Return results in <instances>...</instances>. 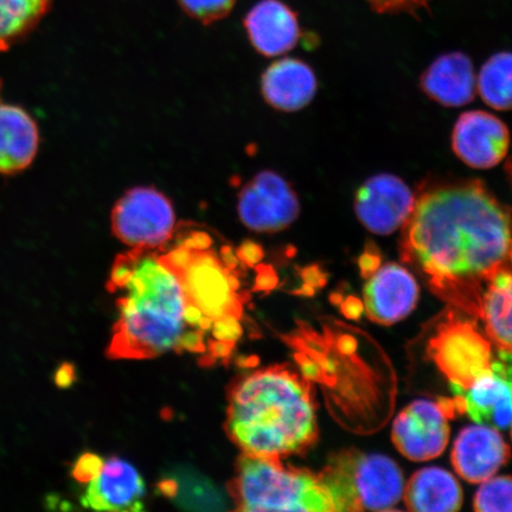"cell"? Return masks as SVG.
<instances>
[{
	"instance_id": "f546056e",
	"label": "cell",
	"mask_w": 512,
	"mask_h": 512,
	"mask_svg": "<svg viewBox=\"0 0 512 512\" xmlns=\"http://www.w3.org/2000/svg\"><path fill=\"white\" fill-rule=\"evenodd\" d=\"M379 266V252H377L374 245H370L366 248V252L363 253L360 260L361 271L363 274H366L364 277H367V274L373 273Z\"/></svg>"
},
{
	"instance_id": "1f68e13d",
	"label": "cell",
	"mask_w": 512,
	"mask_h": 512,
	"mask_svg": "<svg viewBox=\"0 0 512 512\" xmlns=\"http://www.w3.org/2000/svg\"><path fill=\"white\" fill-rule=\"evenodd\" d=\"M55 380L57 386L67 388L75 381V371L72 364L63 363L56 371Z\"/></svg>"
},
{
	"instance_id": "603a6c76",
	"label": "cell",
	"mask_w": 512,
	"mask_h": 512,
	"mask_svg": "<svg viewBox=\"0 0 512 512\" xmlns=\"http://www.w3.org/2000/svg\"><path fill=\"white\" fill-rule=\"evenodd\" d=\"M50 0H0V53L27 36L47 14Z\"/></svg>"
},
{
	"instance_id": "d6a6232c",
	"label": "cell",
	"mask_w": 512,
	"mask_h": 512,
	"mask_svg": "<svg viewBox=\"0 0 512 512\" xmlns=\"http://www.w3.org/2000/svg\"><path fill=\"white\" fill-rule=\"evenodd\" d=\"M505 170H507L509 181L512 185V156L509 158L507 166H505Z\"/></svg>"
},
{
	"instance_id": "cb8c5ba5",
	"label": "cell",
	"mask_w": 512,
	"mask_h": 512,
	"mask_svg": "<svg viewBox=\"0 0 512 512\" xmlns=\"http://www.w3.org/2000/svg\"><path fill=\"white\" fill-rule=\"evenodd\" d=\"M477 92L486 105L497 111L512 110V53L502 51L483 64Z\"/></svg>"
},
{
	"instance_id": "9a60e30c",
	"label": "cell",
	"mask_w": 512,
	"mask_h": 512,
	"mask_svg": "<svg viewBox=\"0 0 512 512\" xmlns=\"http://www.w3.org/2000/svg\"><path fill=\"white\" fill-rule=\"evenodd\" d=\"M510 457V447L501 433L485 425L464 428L454 441L451 454L454 470L471 484L494 477Z\"/></svg>"
},
{
	"instance_id": "e0dca14e",
	"label": "cell",
	"mask_w": 512,
	"mask_h": 512,
	"mask_svg": "<svg viewBox=\"0 0 512 512\" xmlns=\"http://www.w3.org/2000/svg\"><path fill=\"white\" fill-rule=\"evenodd\" d=\"M422 91L445 107L469 105L477 93V76L469 56L460 51L440 55L420 78Z\"/></svg>"
},
{
	"instance_id": "52a82bcc",
	"label": "cell",
	"mask_w": 512,
	"mask_h": 512,
	"mask_svg": "<svg viewBox=\"0 0 512 512\" xmlns=\"http://www.w3.org/2000/svg\"><path fill=\"white\" fill-rule=\"evenodd\" d=\"M427 352L451 387L460 389L470 388L488 373L495 355L492 342L475 323L456 317L439 325Z\"/></svg>"
},
{
	"instance_id": "484cf974",
	"label": "cell",
	"mask_w": 512,
	"mask_h": 512,
	"mask_svg": "<svg viewBox=\"0 0 512 512\" xmlns=\"http://www.w3.org/2000/svg\"><path fill=\"white\" fill-rule=\"evenodd\" d=\"M235 3L236 0H179L190 17L207 25L227 17Z\"/></svg>"
},
{
	"instance_id": "83f0119b",
	"label": "cell",
	"mask_w": 512,
	"mask_h": 512,
	"mask_svg": "<svg viewBox=\"0 0 512 512\" xmlns=\"http://www.w3.org/2000/svg\"><path fill=\"white\" fill-rule=\"evenodd\" d=\"M105 460L94 453H85L76 460L72 475L80 483H89L99 475Z\"/></svg>"
},
{
	"instance_id": "ffe728a7",
	"label": "cell",
	"mask_w": 512,
	"mask_h": 512,
	"mask_svg": "<svg viewBox=\"0 0 512 512\" xmlns=\"http://www.w3.org/2000/svg\"><path fill=\"white\" fill-rule=\"evenodd\" d=\"M40 131L24 108L0 101V174L15 175L34 162Z\"/></svg>"
},
{
	"instance_id": "8fae6325",
	"label": "cell",
	"mask_w": 512,
	"mask_h": 512,
	"mask_svg": "<svg viewBox=\"0 0 512 512\" xmlns=\"http://www.w3.org/2000/svg\"><path fill=\"white\" fill-rule=\"evenodd\" d=\"M415 192L392 174L371 176L358 188L355 213L362 226L375 235H390L411 216Z\"/></svg>"
},
{
	"instance_id": "2e32d148",
	"label": "cell",
	"mask_w": 512,
	"mask_h": 512,
	"mask_svg": "<svg viewBox=\"0 0 512 512\" xmlns=\"http://www.w3.org/2000/svg\"><path fill=\"white\" fill-rule=\"evenodd\" d=\"M145 492L144 480L136 467L113 457L104 462L99 475L88 483L81 504L100 511L138 512L144 510Z\"/></svg>"
},
{
	"instance_id": "f1b7e54d",
	"label": "cell",
	"mask_w": 512,
	"mask_h": 512,
	"mask_svg": "<svg viewBox=\"0 0 512 512\" xmlns=\"http://www.w3.org/2000/svg\"><path fill=\"white\" fill-rule=\"evenodd\" d=\"M216 341L235 343L242 334L239 319L224 318L216 320L213 326Z\"/></svg>"
},
{
	"instance_id": "44dd1931",
	"label": "cell",
	"mask_w": 512,
	"mask_h": 512,
	"mask_svg": "<svg viewBox=\"0 0 512 512\" xmlns=\"http://www.w3.org/2000/svg\"><path fill=\"white\" fill-rule=\"evenodd\" d=\"M409 511L454 512L462 508L463 490L456 477L440 467L416 471L403 489Z\"/></svg>"
},
{
	"instance_id": "836d02e7",
	"label": "cell",
	"mask_w": 512,
	"mask_h": 512,
	"mask_svg": "<svg viewBox=\"0 0 512 512\" xmlns=\"http://www.w3.org/2000/svg\"><path fill=\"white\" fill-rule=\"evenodd\" d=\"M510 426H511V438H512V422H511V425H510Z\"/></svg>"
},
{
	"instance_id": "5bb4252c",
	"label": "cell",
	"mask_w": 512,
	"mask_h": 512,
	"mask_svg": "<svg viewBox=\"0 0 512 512\" xmlns=\"http://www.w3.org/2000/svg\"><path fill=\"white\" fill-rule=\"evenodd\" d=\"M419 299L414 275L395 262L376 268L364 286V309L371 322L393 325L411 313Z\"/></svg>"
},
{
	"instance_id": "5b68a950",
	"label": "cell",
	"mask_w": 512,
	"mask_h": 512,
	"mask_svg": "<svg viewBox=\"0 0 512 512\" xmlns=\"http://www.w3.org/2000/svg\"><path fill=\"white\" fill-rule=\"evenodd\" d=\"M159 259L181 281L187 304L216 322L224 318L240 319L243 299L238 275L211 248V238L200 230L179 233L176 245L159 251Z\"/></svg>"
},
{
	"instance_id": "6da1fadb",
	"label": "cell",
	"mask_w": 512,
	"mask_h": 512,
	"mask_svg": "<svg viewBox=\"0 0 512 512\" xmlns=\"http://www.w3.org/2000/svg\"><path fill=\"white\" fill-rule=\"evenodd\" d=\"M400 254L435 296L479 319L486 286L512 272V211L480 179L422 182Z\"/></svg>"
},
{
	"instance_id": "4316f807",
	"label": "cell",
	"mask_w": 512,
	"mask_h": 512,
	"mask_svg": "<svg viewBox=\"0 0 512 512\" xmlns=\"http://www.w3.org/2000/svg\"><path fill=\"white\" fill-rule=\"evenodd\" d=\"M371 10L381 15L407 14L418 17L421 10L430 9L432 0H367Z\"/></svg>"
},
{
	"instance_id": "277c9868",
	"label": "cell",
	"mask_w": 512,
	"mask_h": 512,
	"mask_svg": "<svg viewBox=\"0 0 512 512\" xmlns=\"http://www.w3.org/2000/svg\"><path fill=\"white\" fill-rule=\"evenodd\" d=\"M228 491L238 511L335 512L316 473L286 465L280 458L242 453Z\"/></svg>"
},
{
	"instance_id": "ba28073f",
	"label": "cell",
	"mask_w": 512,
	"mask_h": 512,
	"mask_svg": "<svg viewBox=\"0 0 512 512\" xmlns=\"http://www.w3.org/2000/svg\"><path fill=\"white\" fill-rule=\"evenodd\" d=\"M112 230L128 247L160 251L169 246L176 233L174 207L156 189H131L113 208Z\"/></svg>"
},
{
	"instance_id": "ac0fdd59",
	"label": "cell",
	"mask_w": 512,
	"mask_h": 512,
	"mask_svg": "<svg viewBox=\"0 0 512 512\" xmlns=\"http://www.w3.org/2000/svg\"><path fill=\"white\" fill-rule=\"evenodd\" d=\"M245 25L253 47L267 57L286 54L302 36L297 15L280 0H261L249 11Z\"/></svg>"
},
{
	"instance_id": "9c48e42d",
	"label": "cell",
	"mask_w": 512,
	"mask_h": 512,
	"mask_svg": "<svg viewBox=\"0 0 512 512\" xmlns=\"http://www.w3.org/2000/svg\"><path fill=\"white\" fill-rule=\"evenodd\" d=\"M238 211L248 229L278 233L297 221L299 198L290 184L273 171H262L240 192Z\"/></svg>"
},
{
	"instance_id": "3957f363",
	"label": "cell",
	"mask_w": 512,
	"mask_h": 512,
	"mask_svg": "<svg viewBox=\"0 0 512 512\" xmlns=\"http://www.w3.org/2000/svg\"><path fill=\"white\" fill-rule=\"evenodd\" d=\"M111 292L119 317L107 348L111 360H149L178 350L187 326L183 287L176 273L159 259V251L132 248L114 261Z\"/></svg>"
},
{
	"instance_id": "d4e9b609",
	"label": "cell",
	"mask_w": 512,
	"mask_h": 512,
	"mask_svg": "<svg viewBox=\"0 0 512 512\" xmlns=\"http://www.w3.org/2000/svg\"><path fill=\"white\" fill-rule=\"evenodd\" d=\"M473 510L477 512H512V477H491L480 485Z\"/></svg>"
},
{
	"instance_id": "4fadbf2b",
	"label": "cell",
	"mask_w": 512,
	"mask_h": 512,
	"mask_svg": "<svg viewBox=\"0 0 512 512\" xmlns=\"http://www.w3.org/2000/svg\"><path fill=\"white\" fill-rule=\"evenodd\" d=\"M452 150L472 169L495 168L507 157L510 132L496 115L484 111L465 112L452 131Z\"/></svg>"
},
{
	"instance_id": "d6986e66",
	"label": "cell",
	"mask_w": 512,
	"mask_h": 512,
	"mask_svg": "<svg viewBox=\"0 0 512 512\" xmlns=\"http://www.w3.org/2000/svg\"><path fill=\"white\" fill-rule=\"evenodd\" d=\"M318 82L315 72L303 61L281 59L262 76L261 89L265 100L283 112H297L315 99Z\"/></svg>"
},
{
	"instance_id": "8992f818",
	"label": "cell",
	"mask_w": 512,
	"mask_h": 512,
	"mask_svg": "<svg viewBox=\"0 0 512 512\" xmlns=\"http://www.w3.org/2000/svg\"><path fill=\"white\" fill-rule=\"evenodd\" d=\"M318 477L335 512L393 510L405 489L402 471L393 459L356 448L331 454Z\"/></svg>"
},
{
	"instance_id": "30bf717a",
	"label": "cell",
	"mask_w": 512,
	"mask_h": 512,
	"mask_svg": "<svg viewBox=\"0 0 512 512\" xmlns=\"http://www.w3.org/2000/svg\"><path fill=\"white\" fill-rule=\"evenodd\" d=\"M451 388L454 401L476 424L507 430L512 422V352L498 349L488 373L470 388Z\"/></svg>"
},
{
	"instance_id": "7a4b0ae2",
	"label": "cell",
	"mask_w": 512,
	"mask_h": 512,
	"mask_svg": "<svg viewBox=\"0 0 512 512\" xmlns=\"http://www.w3.org/2000/svg\"><path fill=\"white\" fill-rule=\"evenodd\" d=\"M226 432L242 453L284 459L318 439L312 384L290 364L238 377L228 390Z\"/></svg>"
},
{
	"instance_id": "4dcf8cb0",
	"label": "cell",
	"mask_w": 512,
	"mask_h": 512,
	"mask_svg": "<svg viewBox=\"0 0 512 512\" xmlns=\"http://www.w3.org/2000/svg\"><path fill=\"white\" fill-rule=\"evenodd\" d=\"M236 254H238L239 260L246 265H255L256 262L261 260L262 255H264V253H262V249L252 242H246L245 245L238 249Z\"/></svg>"
},
{
	"instance_id": "7402d4cb",
	"label": "cell",
	"mask_w": 512,
	"mask_h": 512,
	"mask_svg": "<svg viewBox=\"0 0 512 512\" xmlns=\"http://www.w3.org/2000/svg\"><path fill=\"white\" fill-rule=\"evenodd\" d=\"M479 319L490 341L512 352V272L496 275L486 286Z\"/></svg>"
},
{
	"instance_id": "7c38bea8",
	"label": "cell",
	"mask_w": 512,
	"mask_h": 512,
	"mask_svg": "<svg viewBox=\"0 0 512 512\" xmlns=\"http://www.w3.org/2000/svg\"><path fill=\"white\" fill-rule=\"evenodd\" d=\"M447 409L430 400H416L403 409L393 425L396 450L413 462L441 456L450 440Z\"/></svg>"
}]
</instances>
